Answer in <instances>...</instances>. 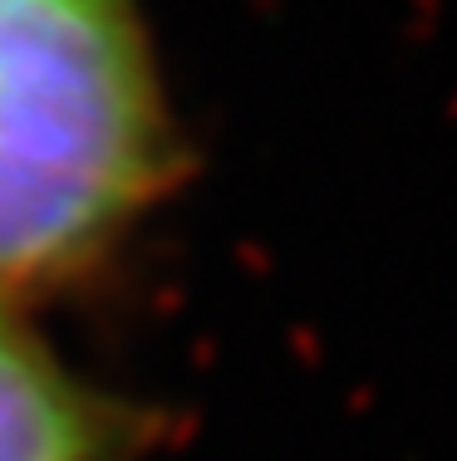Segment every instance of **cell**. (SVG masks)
Masks as SVG:
<instances>
[{
	"mask_svg": "<svg viewBox=\"0 0 457 461\" xmlns=\"http://www.w3.org/2000/svg\"><path fill=\"white\" fill-rule=\"evenodd\" d=\"M0 461H123L114 408L0 310Z\"/></svg>",
	"mask_w": 457,
	"mask_h": 461,
	"instance_id": "2",
	"label": "cell"
},
{
	"mask_svg": "<svg viewBox=\"0 0 457 461\" xmlns=\"http://www.w3.org/2000/svg\"><path fill=\"white\" fill-rule=\"evenodd\" d=\"M172 162L138 0H0V310L114 256Z\"/></svg>",
	"mask_w": 457,
	"mask_h": 461,
	"instance_id": "1",
	"label": "cell"
}]
</instances>
